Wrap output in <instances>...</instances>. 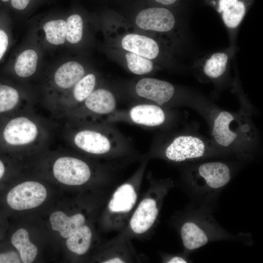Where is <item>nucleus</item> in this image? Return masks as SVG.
<instances>
[{"mask_svg": "<svg viewBox=\"0 0 263 263\" xmlns=\"http://www.w3.org/2000/svg\"><path fill=\"white\" fill-rule=\"evenodd\" d=\"M203 0L219 15L228 32L230 45H235L239 27L255 0Z\"/></svg>", "mask_w": 263, "mask_h": 263, "instance_id": "1", "label": "nucleus"}, {"mask_svg": "<svg viewBox=\"0 0 263 263\" xmlns=\"http://www.w3.org/2000/svg\"><path fill=\"white\" fill-rule=\"evenodd\" d=\"M46 196V189L41 184L27 181L16 186L10 190L7 196V202L15 210L29 209L40 205Z\"/></svg>", "mask_w": 263, "mask_h": 263, "instance_id": "2", "label": "nucleus"}, {"mask_svg": "<svg viewBox=\"0 0 263 263\" xmlns=\"http://www.w3.org/2000/svg\"><path fill=\"white\" fill-rule=\"evenodd\" d=\"M53 173L60 182L70 186H79L91 176L88 165L79 159L64 156L58 158L53 166Z\"/></svg>", "mask_w": 263, "mask_h": 263, "instance_id": "3", "label": "nucleus"}, {"mask_svg": "<svg viewBox=\"0 0 263 263\" xmlns=\"http://www.w3.org/2000/svg\"><path fill=\"white\" fill-rule=\"evenodd\" d=\"M135 23L145 30L166 33L174 29L177 20L171 11L165 7L157 6L139 12L135 18Z\"/></svg>", "mask_w": 263, "mask_h": 263, "instance_id": "4", "label": "nucleus"}, {"mask_svg": "<svg viewBox=\"0 0 263 263\" xmlns=\"http://www.w3.org/2000/svg\"><path fill=\"white\" fill-rule=\"evenodd\" d=\"M38 135V128L32 120L25 116L11 119L2 132L4 141L12 146H26L34 142Z\"/></svg>", "mask_w": 263, "mask_h": 263, "instance_id": "5", "label": "nucleus"}, {"mask_svg": "<svg viewBox=\"0 0 263 263\" xmlns=\"http://www.w3.org/2000/svg\"><path fill=\"white\" fill-rule=\"evenodd\" d=\"M205 144L199 138L192 136H180L175 138L167 147V157L170 160L181 162L187 159L203 155Z\"/></svg>", "mask_w": 263, "mask_h": 263, "instance_id": "6", "label": "nucleus"}, {"mask_svg": "<svg viewBox=\"0 0 263 263\" xmlns=\"http://www.w3.org/2000/svg\"><path fill=\"white\" fill-rule=\"evenodd\" d=\"M136 94L140 96L161 105L169 101L175 93V88L170 83L153 78H144L135 86Z\"/></svg>", "mask_w": 263, "mask_h": 263, "instance_id": "7", "label": "nucleus"}, {"mask_svg": "<svg viewBox=\"0 0 263 263\" xmlns=\"http://www.w3.org/2000/svg\"><path fill=\"white\" fill-rule=\"evenodd\" d=\"M121 44L125 50L150 60L157 58L160 54L159 44L149 37L128 34L123 37Z\"/></svg>", "mask_w": 263, "mask_h": 263, "instance_id": "8", "label": "nucleus"}, {"mask_svg": "<svg viewBox=\"0 0 263 263\" xmlns=\"http://www.w3.org/2000/svg\"><path fill=\"white\" fill-rule=\"evenodd\" d=\"M74 142L80 150L94 154H105L111 149L110 139L102 133L91 130L77 132L74 137Z\"/></svg>", "mask_w": 263, "mask_h": 263, "instance_id": "9", "label": "nucleus"}, {"mask_svg": "<svg viewBox=\"0 0 263 263\" xmlns=\"http://www.w3.org/2000/svg\"><path fill=\"white\" fill-rule=\"evenodd\" d=\"M237 51V47L235 45H230L226 49L213 53L204 58L201 61L203 62L204 74L212 79L222 76Z\"/></svg>", "mask_w": 263, "mask_h": 263, "instance_id": "10", "label": "nucleus"}, {"mask_svg": "<svg viewBox=\"0 0 263 263\" xmlns=\"http://www.w3.org/2000/svg\"><path fill=\"white\" fill-rule=\"evenodd\" d=\"M154 200L147 198L141 201L130 221V226L136 233L147 231L153 225L158 215Z\"/></svg>", "mask_w": 263, "mask_h": 263, "instance_id": "11", "label": "nucleus"}, {"mask_svg": "<svg viewBox=\"0 0 263 263\" xmlns=\"http://www.w3.org/2000/svg\"><path fill=\"white\" fill-rule=\"evenodd\" d=\"M130 116L135 123L148 127L157 126L165 121V115L159 107L149 104H140L132 107Z\"/></svg>", "mask_w": 263, "mask_h": 263, "instance_id": "12", "label": "nucleus"}, {"mask_svg": "<svg viewBox=\"0 0 263 263\" xmlns=\"http://www.w3.org/2000/svg\"><path fill=\"white\" fill-rule=\"evenodd\" d=\"M49 220L53 229L58 231L65 238H68L74 234L85 221L84 216L81 214L69 217L59 211L53 213Z\"/></svg>", "mask_w": 263, "mask_h": 263, "instance_id": "13", "label": "nucleus"}, {"mask_svg": "<svg viewBox=\"0 0 263 263\" xmlns=\"http://www.w3.org/2000/svg\"><path fill=\"white\" fill-rule=\"evenodd\" d=\"M200 175L207 185L213 188H218L225 185L230 180V171L225 164L220 162L204 164L199 168Z\"/></svg>", "mask_w": 263, "mask_h": 263, "instance_id": "14", "label": "nucleus"}, {"mask_svg": "<svg viewBox=\"0 0 263 263\" xmlns=\"http://www.w3.org/2000/svg\"><path fill=\"white\" fill-rule=\"evenodd\" d=\"M86 108L99 114H107L115 109L116 102L114 95L105 89L94 91L85 100Z\"/></svg>", "mask_w": 263, "mask_h": 263, "instance_id": "15", "label": "nucleus"}, {"mask_svg": "<svg viewBox=\"0 0 263 263\" xmlns=\"http://www.w3.org/2000/svg\"><path fill=\"white\" fill-rule=\"evenodd\" d=\"M85 70L81 64L70 61L62 64L55 74V82L59 87L67 89L75 86L84 76Z\"/></svg>", "mask_w": 263, "mask_h": 263, "instance_id": "16", "label": "nucleus"}, {"mask_svg": "<svg viewBox=\"0 0 263 263\" xmlns=\"http://www.w3.org/2000/svg\"><path fill=\"white\" fill-rule=\"evenodd\" d=\"M136 193L133 186L129 184L120 186L114 192L108 207L113 212H126L130 211L136 201Z\"/></svg>", "mask_w": 263, "mask_h": 263, "instance_id": "17", "label": "nucleus"}, {"mask_svg": "<svg viewBox=\"0 0 263 263\" xmlns=\"http://www.w3.org/2000/svg\"><path fill=\"white\" fill-rule=\"evenodd\" d=\"M233 119L231 114L224 111L219 114L214 121L212 134L217 143L223 146H228L237 137V134L229 128V124Z\"/></svg>", "mask_w": 263, "mask_h": 263, "instance_id": "18", "label": "nucleus"}, {"mask_svg": "<svg viewBox=\"0 0 263 263\" xmlns=\"http://www.w3.org/2000/svg\"><path fill=\"white\" fill-rule=\"evenodd\" d=\"M11 242L19 251L23 263H31L34 261L38 249L29 241L28 232L26 229L20 228L17 230L12 236Z\"/></svg>", "mask_w": 263, "mask_h": 263, "instance_id": "19", "label": "nucleus"}, {"mask_svg": "<svg viewBox=\"0 0 263 263\" xmlns=\"http://www.w3.org/2000/svg\"><path fill=\"white\" fill-rule=\"evenodd\" d=\"M181 232L184 245L188 249L199 248L207 242V237L205 233L193 223L184 224Z\"/></svg>", "mask_w": 263, "mask_h": 263, "instance_id": "20", "label": "nucleus"}, {"mask_svg": "<svg viewBox=\"0 0 263 263\" xmlns=\"http://www.w3.org/2000/svg\"><path fill=\"white\" fill-rule=\"evenodd\" d=\"M92 239V232L86 225H82L68 238L66 244L68 249L78 255L85 254L89 249Z\"/></svg>", "mask_w": 263, "mask_h": 263, "instance_id": "21", "label": "nucleus"}, {"mask_svg": "<svg viewBox=\"0 0 263 263\" xmlns=\"http://www.w3.org/2000/svg\"><path fill=\"white\" fill-rule=\"evenodd\" d=\"M38 55L33 50H26L21 53L17 59L14 69L16 74L21 77L32 75L36 71Z\"/></svg>", "mask_w": 263, "mask_h": 263, "instance_id": "22", "label": "nucleus"}, {"mask_svg": "<svg viewBox=\"0 0 263 263\" xmlns=\"http://www.w3.org/2000/svg\"><path fill=\"white\" fill-rule=\"evenodd\" d=\"M47 40L55 45L64 43L66 36V21L63 19L51 20L43 26Z\"/></svg>", "mask_w": 263, "mask_h": 263, "instance_id": "23", "label": "nucleus"}, {"mask_svg": "<svg viewBox=\"0 0 263 263\" xmlns=\"http://www.w3.org/2000/svg\"><path fill=\"white\" fill-rule=\"evenodd\" d=\"M129 70L137 75H146L152 72L154 68L152 61L132 53H128L125 56Z\"/></svg>", "mask_w": 263, "mask_h": 263, "instance_id": "24", "label": "nucleus"}, {"mask_svg": "<svg viewBox=\"0 0 263 263\" xmlns=\"http://www.w3.org/2000/svg\"><path fill=\"white\" fill-rule=\"evenodd\" d=\"M96 84V78L93 74L82 77L75 85L73 91L74 98L77 102H82L92 93Z\"/></svg>", "mask_w": 263, "mask_h": 263, "instance_id": "25", "label": "nucleus"}, {"mask_svg": "<svg viewBox=\"0 0 263 263\" xmlns=\"http://www.w3.org/2000/svg\"><path fill=\"white\" fill-rule=\"evenodd\" d=\"M67 40L73 44L79 42L82 37L83 22L81 16L73 14L66 21Z\"/></svg>", "mask_w": 263, "mask_h": 263, "instance_id": "26", "label": "nucleus"}, {"mask_svg": "<svg viewBox=\"0 0 263 263\" xmlns=\"http://www.w3.org/2000/svg\"><path fill=\"white\" fill-rule=\"evenodd\" d=\"M18 92L14 88L0 84V113L9 112L18 105Z\"/></svg>", "mask_w": 263, "mask_h": 263, "instance_id": "27", "label": "nucleus"}, {"mask_svg": "<svg viewBox=\"0 0 263 263\" xmlns=\"http://www.w3.org/2000/svg\"><path fill=\"white\" fill-rule=\"evenodd\" d=\"M20 262L19 256L15 252L12 251L0 254V263H19Z\"/></svg>", "mask_w": 263, "mask_h": 263, "instance_id": "28", "label": "nucleus"}, {"mask_svg": "<svg viewBox=\"0 0 263 263\" xmlns=\"http://www.w3.org/2000/svg\"><path fill=\"white\" fill-rule=\"evenodd\" d=\"M8 44V38L6 34L0 30V60L4 54Z\"/></svg>", "mask_w": 263, "mask_h": 263, "instance_id": "29", "label": "nucleus"}, {"mask_svg": "<svg viewBox=\"0 0 263 263\" xmlns=\"http://www.w3.org/2000/svg\"><path fill=\"white\" fill-rule=\"evenodd\" d=\"M3 1H7L9 0H1ZM30 0H11L12 6L18 10L25 9L29 4Z\"/></svg>", "mask_w": 263, "mask_h": 263, "instance_id": "30", "label": "nucleus"}, {"mask_svg": "<svg viewBox=\"0 0 263 263\" xmlns=\"http://www.w3.org/2000/svg\"><path fill=\"white\" fill-rule=\"evenodd\" d=\"M157 3L161 5H162V7L164 6H169L173 5L179 2L181 0H154Z\"/></svg>", "mask_w": 263, "mask_h": 263, "instance_id": "31", "label": "nucleus"}, {"mask_svg": "<svg viewBox=\"0 0 263 263\" xmlns=\"http://www.w3.org/2000/svg\"><path fill=\"white\" fill-rule=\"evenodd\" d=\"M169 263H186L187 262L181 257H175L170 259Z\"/></svg>", "mask_w": 263, "mask_h": 263, "instance_id": "32", "label": "nucleus"}, {"mask_svg": "<svg viewBox=\"0 0 263 263\" xmlns=\"http://www.w3.org/2000/svg\"><path fill=\"white\" fill-rule=\"evenodd\" d=\"M104 263H124L121 259L116 257L103 262Z\"/></svg>", "mask_w": 263, "mask_h": 263, "instance_id": "33", "label": "nucleus"}, {"mask_svg": "<svg viewBox=\"0 0 263 263\" xmlns=\"http://www.w3.org/2000/svg\"><path fill=\"white\" fill-rule=\"evenodd\" d=\"M5 166L3 162L0 160V179H1L5 172Z\"/></svg>", "mask_w": 263, "mask_h": 263, "instance_id": "34", "label": "nucleus"}]
</instances>
